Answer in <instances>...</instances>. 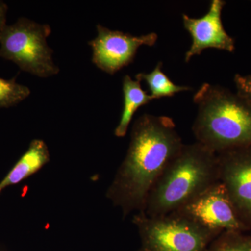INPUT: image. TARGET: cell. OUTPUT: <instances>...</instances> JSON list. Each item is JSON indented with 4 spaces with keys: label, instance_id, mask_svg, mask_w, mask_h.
Segmentation results:
<instances>
[{
    "label": "cell",
    "instance_id": "cell-1",
    "mask_svg": "<svg viewBox=\"0 0 251 251\" xmlns=\"http://www.w3.org/2000/svg\"><path fill=\"white\" fill-rule=\"evenodd\" d=\"M184 145L171 117L144 114L135 120L126 156L106 193L124 217L144 211L156 180Z\"/></svg>",
    "mask_w": 251,
    "mask_h": 251
},
{
    "label": "cell",
    "instance_id": "cell-2",
    "mask_svg": "<svg viewBox=\"0 0 251 251\" xmlns=\"http://www.w3.org/2000/svg\"><path fill=\"white\" fill-rule=\"evenodd\" d=\"M218 181L217 153L198 142L184 144L156 180L143 212L150 217L171 214Z\"/></svg>",
    "mask_w": 251,
    "mask_h": 251
},
{
    "label": "cell",
    "instance_id": "cell-3",
    "mask_svg": "<svg viewBox=\"0 0 251 251\" xmlns=\"http://www.w3.org/2000/svg\"><path fill=\"white\" fill-rule=\"evenodd\" d=\"M193 101L198 111L192 130L198 143L216 153L251 145V106L237 93L204 83Z\"/></svg>",
    "mask_w": 251,
    "mask_h": 251
},
{
    "label": "cell",
    "instance_id": "cell-4",
    "mask_svg": "<svg viewBox=\"0 0 251 251\" xmlns=\"http://www.w3.org/2000/svg\"><path fill=\"white\" fill-rule=\"evenodd\" d=\"M141 239L138 251H206L219 234L177 213L150 217L133 216Z\"/></svg>",
    "mask_w": 251,
    "mask_h": 251
},
{
    "label": "cell",
    "instance_id": "cell-5",
    "mask_svg": "<svg viewBox=\"0 0 251 251\" xmlns=\"http://www.w3.org/2000/svg\"><path fill=\"white\" fill-rule=\"evenodd\" d=\"M50 34L49 25L20 18L5 27L0 37V57L12 61L21 70L36 76L57 75L59 69L52 59L53 51L47 44Z\"/></svg>",
    "mask_w": 251,
    "mask_h": 251
},
{
    "label": "cell",
    "instance_id": "cell-6",
    "mask_svg": "<svg viewBox=\"0 0 251 251\" xmlns=\"http://www.w3.org/2000/svg\"><path fill=\"white\" fill-rule=\"evenodd\" d=\"M217 158L219 181L239 219L251 232V145L224 150Z\"/></svg>",
    "mask_w": 251,
    "mask_h": 251
},
{
    "label": "cell",
    "instance_id": "cell-7",
    "mask_svg": "<svg viewBox=\"0 0 251 251\" xmlns=\"http://www.w3.org/2000/svg\"><path fill=\"white\" fill-rule=\"evenodd\" d=\"M175 212L219 234L225 231L249 232L220 181L206 188Z\"/></svg>",
    "mask_w": 251,
    "mask_h": 251
},
{
    "label": "cell",
    "instance_id": "cell-8",
    "mask_svg": "<svg viewBox=\"0 0 251 251\" xmlns=\"http://www.w3.org/2000/svg\"><path fill=\"white\" fill-rule=\"evenodd\" d=\"M97 28L98 35L89 42L93 50L92 62L110 75L133 62L140 46H154L158 39L155 32L137 36L110 30L101 25H98Z\"/></svg>",
    "mask_w": 251,
    "mask_h": 251
},
{
    "label": "cell",
    "instance_id": "cell-9",
    "mask_svg": "<svg viewBox=\"0 0 251 251\" xmlns=\"http://www.w3.org/2000/svg\"><path fill=\"white\" fill-rule=\"evenodd\" d=\"M226 4L224 0H213L209 11L202 18H193L182 15L184 27L193 40L191 48L185 54V62H189L193 57L200 55L208 49L234 52L235 41L226 32L221 20Z\"/></svg>",
    "mask_w": 251,
    "mask_h": 251
},
{
    "label": "cell",
    "instance_id": "cell-10",
    "mask_svg": "<svg viewBox=\"0 0 251 251\" xmlns=\"http://www.w3.org/2000/svg\"><path fill=\"white\" fill-rule=\"evenodd\" d=\"M50 160L49 148L44 140L34 139L0 182V193L9 186L19 184L42 169Z\"/></svg>",
    "mask_w": 251,
    "mask_h": 251
},
{
    "label": "cell",
    "instance_id": "cell-11",
    "mask_svg": "<svg viewBox=\"0 0 251 251\" xmlns=\"http://www.w3.org/2000/svg\"><path fill=\"white\" fill-rule=\"evenodd\" d=\"M122 90L124 108L120 121L115 129L117 138H124L126 135L130 122L138 108L153 100L151 95L142 89L140 82L133 80L128 75L124 77Z\"/></svg>",
    "mask_w": 251,
    "mask_h": 251
},
{
    "label": "cell",
    "instance_id": "cell-12",
    "mask_svg": "<svg viewBox=\"0 0 251 251\" xmlns=\"http://www.w3.org/2000/svg\"><path fill=\"white\" fill-rule=\"evenodd\" d=\"M163 63L158 62L152 72L140 73L135 75L136 80L141 82H146L151 92V97L153 99H161L163 97H173L175 94L181 92H186L192 90L188 86H179L175 85L170 80L169 77L162 70Z\"/></svg>",
    "mask_w": 251,
    "mask_h": 251
},
{
    "label": "cell",
    "instance_id": "cell-13",
    "mask_svg": "<svg viewBox=\"0 0 251 251\" xmlns=\"http://www.w3.org/2000/svg\"><path fill=\"white\" fill-rule=\"evenodd\" d=\"M206 251H251V233L225 231L211 242Z\"/></svg>",
    "mask_w": 251,
    "mask_h": 251
},
{
    "label": "cell",
    "instance_id": "cell-14",
    "mask_svg": "<svg viewBox=\"0 0 251 251\" xmlns=\"http://www.w3.org/2000/svg\"><path fill=\"white\" fill-rule=\"evenodd\" d=\"M30 90L16 82V79L5 80L0 77V108L14 106L27 99Z\"/></svg>",
    "mask_w": 251,
    "mask_h": 251
},
{
    "label": "cell",
    "instance_id": "cell-15",
    "mask_svg": "<svg viewBox=\"0 0 251 251\" xmlns=\"http://www.w3.org/2000/svg\"><path fill=\"white\" fill-rule=\"evenodd\" d=\"M234 82L237 94L251 106V75H242L235 74Z\"/></svg>",
    "mask_w": 251,
    "mask_h": 251
},
{
    "label": "cell",
    "instance_id": "cell-16",
    "mask_svg": "<svg viewBox=\"0 0 251 251\" xmlns=\"http://www.w3.org/2000/svg\"><path fill=\"white\" fill-rule=\"evenodd\" d=\"M8 6L7 5L0 1V37L4 31L5 27L7 25L6 23V14H7Z\"/></svg>",
    "mask_w": 251,
    "mask_h": 251
}]
</instances>
